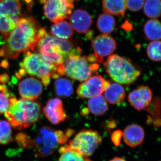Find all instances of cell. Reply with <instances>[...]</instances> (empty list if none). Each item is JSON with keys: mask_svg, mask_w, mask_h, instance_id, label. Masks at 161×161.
I'll use <instances>...</instances> for the list:
<instances>
[{"mask_svg": "<svg viewBox=\"0 0 161 161\" xmlns=\"http://www.w3.org/2000/svg\"><path fill=\"white\" fill-rule=\"evenodd\" d=\"M47 33L46 29L40 27L32 17L21 18L13 30L8 35L0 49V57L14 59L21 53L34 51L38 42Z\"/></svg>", "mask_w": 161, "mask_h": 161, "instance_id": "cell-1", "label": "cell"}, {"mask_svg": "<svg viewBox=\"0 0 161 161\" xmlns=\"http://www.w3.org/2000/svg\"><path fill=\"white\" fill-rule=\"evenodd\" d=\"M41 108L39 101L21 98L10 105L4 115L13 128L22 130L38 120Z\"/></svg>", "mask_w": 161, "mask_h": 161, "instance_id": "cell-2", "label": "cell"}, {"mask_svg": "<svg viewBox=\"0 0 161 161\" xmlns=\"http://www.w3.org/2000/svg\"><path fill=\"white\" fill-rule=\"evenodd\" d=\"M104 66L110 78L120 84L133 83L141 74V71L130 59L116 54L110 56Z\"/></svg>", "mask_w": 161, "mask_h": 161, "instance_id": "cell-3", "label": "cell"}, {"mask_svg": "<svg viewBox=\"0 0 161 161\" xmlns=\"http://www.w3.org/2000/svg\"><path fill=\"white\" fill-rule=\"evenodd\" d=\"M25 54L26 56L19 65L26 74L42 79L43 77H52L53 74H57L58 67L41 53L28 51Z\"/></svg>", "mask_w": 161, "mask_h": 161, "instance_id": "cell-4", "label": "cell"}, {"mask_svg": "<svg viewBox=\"0 0 161 161\" xmlns=\"http://www.w3.org/2000/svg\"><path fill=\"white\" fill-rule=\"evenodd\" d=\"M86 57L80 55H72L64 61V74L69 78L85 81L96 73L98 68L97 64H90Z\"/></svg>", "mask_w": 161, "mask_h": 161, "instance_id": "cell-5", "label": "cell"}, {"mask_svg": "<svg viewBox=\"0 0 161 161\" xmlns=\"http://www.w3.org/2000/svg\"><path fill=\"white\" fill-rule=\"evenodd\" d=\"M19 0H0V34L5 40L21 19Z\"/></svg>", "mask_w": 161, "mask_h": 161, "instance_id": "cell-6", "label": "cell"}, {"mask_svg": "<svg viewBox=\"0 0 161 161\" xmlns=\"http://www.w3.org/2000/svg\"><path fill=\"white\" fill-rule=\"evenodd\" d=\"M58 143L55 131L48 127H43L34 140L29 138L28 147L33 148L36 156L45 157L53 154L58 149Z\"/></svg>", "mask_w": 161, "mask_h": 161, "instance_id": "cell-7", "label": "cell"}, {"mask_svg": "<svg viewBox=\"0 0 161 161\" xmlns=\"http://www.w3.org/2000/svg\"><path fill=\"white\" fill-rule=\"evenodd\" d=\"M101 136L97 131L82 130L70 141L69 146L84 157L93 155L101 143Z\"/></svg>", "mask_w": 161, "mask_h": 161, "instance_id": "cell-8", "label": "cell"}, {"mask_svg": "<svg viewBox=\"0 0 161 161\" xmlns=\"http://www.w3.org/2000/svg\"><path fill=\"white\" fill-rule=\"evenodd\" d=\"M75 0H40L43 4L44 15L54 23L69 18Z\"/></svg>", "mask_w": 161, "mask_h": 161, "instance_id": "cell-9", "label": "cell"}, {"mask_svg": "<svg viewBox=\"0 0 161 161\" xmlns=\"http://www.w3.org/2000/svg\"><path fill=\"white\" fill-rule=\"evenodd\" d=\"M40 53L56 66L63 64L64 59L57 42V38L47 32L38 42L37 47Z\"/></svg>", "mask_w": 161, "mask_h": 161, "instance_id": "cell-10", "label": "cell"}, {"mask_svg": "<svg viewBox=\"0 0 161 161\" xmlns=\"http://www.w3.org/2000/svg\"><path fill=\"white\" fill-rule=\"evenodd\" d=\"M110 83L99 75L92 76L78 86L77 95L80 98H88L99 96L104 92Z\"/></svg>", "mask_w": 161, "mask_h": 161, "instance_id": "cell-11", "label": "cell"}, {"mask_svg": "<svg viewBox=\"0 0 161 161\" xmlns=\"http://www.w3.org/2000/svg\"><path fill=\"white\" fill-rule=\"evenodd\" d=\"M92 47L98 63L103 61L104 57L111 56L116 48L115 39L108 35H99L93 40Z\"/></svg>", "mask_w": 161, "mask_h": 161, "instance_id": "cell-12", "label": "cell"}, {"mask_svg": "<svg viewBox=\"0 0 161 161\" xmlns=\"http://www.w3.org/2000/svg\"><path fill=\"white\" fill-rule=\"evenodd\" d=\"M43 111L45 117L53 125H58L68 118L64 110L62 101L58 98L49 99Z\"/></svg>", "mask_w": 161, "mask_h": 161, "instance_id": "cell-13", "label": "cell"}, {"mask_svg": "<svg viewBox=\"0 0 161 161\" xmlns=\"http://www.w3.org/2000/svg\"><path fill=\"white\" fill-rule=\"evenodd\" d=\"M153 94L149 87L142 86L130 92L128 99L130 104L137 111L145 109L152 101Z\"/></svg>", "mask_w": 161, "mask_h": 161, "instance_id": "cell-14", "label": "cell"}, {"mask_svg": "<svg viewBox=\"0 0 161 161\" xmlns=\"http://www.w3.org/2000/svg\"><path fill=\"white\" fill-rule=\"evenodd\" d=\"M43 88L41 81L31 77L21 80L19 85L20 96L24 99L35 100L43 92Z\"/></svg>", "mask_w": 161, "mask_h": 161, "instance_id": "cell-15", "label": "cell"}, {"mask_svg": "<svg viewBox=\"0 0 161 161\" xmlns=\"http://www.w3.org/2000/svg\"><path fill=\"white\" fill-rule=\"evenodd\" d=\"M69 19L72 28L79 33L88 31L93 23L91 15L82 9L75 10L70 15Z\"/></svg>", "mask_w": 161, "mask_h": 161, "instance_id": "cell-16", "label": "cell"}, {"mask_svg": "<svg viewBox=\"0 0 161 161\" xmlns=\"http://www.w3.org/2000/svg\"><path fill=\"white\" fill-rule=\"evenodd\" d=\"M124 142L129 147H137L143 142L145 132L143 128L136 124L127 126L123 132Z\"/></svg>", "mask_w": 161, "mask_h": 161, "instance_id": "cell-17", "label": "cell"}, {"mask_svg": "<svg viewBox=\"0 0 161 161\" xmlns=\"http://www.w3.org/2000/svg\"><path fill=\"white\" fill-rule=\"evenodd\" d=\"M125 88L120 84L113 83L104 91V98L108 103L117 104L123 101L125 98Z\"/></svg>", "mask_w": 161, "mask_h": 161, "instance_id": "cell-18", "label": "cell"}, {"mask_svg": "<svg viewBox=\"0 0 161 161\" xmlns=\"http://www.w3.org/2000/svg\"><path fill=\"white\" fill-rule=\"evenodd\" d=\"M102 4L104 13L119 17L125 16L127 9L126 0H102Z\"/></svg>", "mask_w": 161, "mask_h": 161, "instance_id": "cell-19", "label": "cell"}, {"mask_svg": "<svg viewBox=\"0 0 161 161\" xmlns=\"http://www.w3.org/2000/svg\"><path fill=\"white\" fill-rule=\"evenodd\" d=\"M52 36L63 40H69L73 36L74 31L70 23L65 20L54 23L50 30Z\"/></svg>", "mask_w": 161, "mask_h": 161, "instance_id": "cell-20", "label": "cell"}, {"mask_svg": "<svg viewBox=\"0 0 161 161\" xmlns=\"http://www.w3.org/2000/svg\"><path fill=\"white\" fill-rule=\"evenodd\" d=\"M88 106L90 112L96 115H103L108 109L107 101L102 95L90 98Z\"/></svg>", "mask_w": 161, "mask_h": 161, "instance_id": "cell-21", "label": "cell"}, {"mask_svg": "<svg viewBox=\"0 0 161 161\" xmlns=\"http://www.w3.org/2000/svg\"><path fill=\"white\" fill-rule=\"evenodd\" d=\"M144 31L148 40L152 41L161 40V22L156 19L149 20L144 25Z\"/></svg>", "mask_w": 161, "mask_h": 161, "instance_id": "cell-22", "label": "cell"}, {"mask_svg": "<svg viewBox=\"0 0 161 161\" xmlns=\"http://www.w3.org/2000/svg\"><path fill=\"white\" fill-rule=\"evenodd\" d=\"M56 95L61 98H68L74 92L73 83L69 79L65 78H57L54 83Z\"/></svg>", "mask_w": 161, "mask_h": 161, "instance_id": "cell-23", "label": "cell"}, {"mask_svg": "<svg viewBox=\"0 0 161 161\" xmlns=\"http://www.w3.org/2000/svg\"><path fill=\"white\" fill-rule=\"evenodd\" d=\"M116 26L115 19L112 15L107 14H100L97 22L98 30L103 34L108 35L112 33Z\"/></svg>", "mask_w": 161, "mask_h": 161, "instance_id": "cell-24", "label": "cell"}, {"mask_svg": "<svg viewBox=\"0 0 161 161\" xmlns=\"http://www.w3.org/2000/svg\"><path fill=\"white\" fill-rule=\"evenodd\" d=\"M144 12L147 16L152 19L161 17V0H146Z\"/></svg>", "mask_w": 161, "mask_h": 161, "instance_id": "cell-25", "label": "cell"}, {"mask_svg": "<svg viewBox=\"0 0 161 161\" xmlns=\"http://www.w3.org/2000/svg\"><path fill=\"white\" fill-rule=\"evenodd\" d=\"M12 141L10 124L7 121L0 120V144L6 145Z\"/></svg>", "mask_w": 161, "mask_h": 161, "instance_id": "cell-26", "label": "cell"}, {"mask_svg": "<svg viewBox=\"0 0 161 161\" xmlns=\"http://www.w3.org/2000/svg\"><path fill=\"white\" fill-rule=\"evenodd\" d=\"M148 58L153 61H161V41L156 40L150 42L147 46Z\"/></svg>", "mask_w": 161, "mask_h": 161, "instance_id": "cell-27", "label": "cell"}, {"mask_svg": "<svg viewBox=\"0 0 161 161\" xmlns=\"http://www.w3.org/2000/svg\"><path fill=\"white\" fill-rule=\"evenodd\" d=\"M60 154L58 161H85V157L70 147Z\"/></svg>", "mask_w": 161, "mask_h": 161, "instance_id": "cell-28", "label": "cell"}, {"mask_svg": "<svg viewBox=\"0 0 161 161\" xmlns=\"http://www.w3.org/2000/svg\"><path fill=\"white\" fill-rule=\"evenodd\" d=\"M11 96L8 90L4 92L0 91V114L5 113L9 109L10 105L9 98Z\"/></svg>", "mask_w": 161, "mask_h": 161, "instance_id": "cell-29", "label": "cell"}, {"mask_svg": "<svg viewBox=\"0 0 161 161\" xmlns=\"http://www.w3.org/2000/svg\"><path fill=\"white\" fill-rule=\"evenodd\" d=\"M146 0H126L127 8L130 11H140L143 7Z\"/></svg>", "mask_w": 161, "mask_h": 161, "instance_id": "cell-30", "label": "cell"}, {"mask_svg": "<svg viewBox=\"0 0 161 161\" xmlns=\"http://www.w3.org/2000/svg\"><path fill=\"white\" fill-rule=\"evenodd\" d=\"M123 132L119 130H115L112 133L111 139L113 143L116 147H119L120 145Z\"/></svg>", "mask_w": 161, "mask_h": 161, "instance_id": "cell-31", "label": "cell"}, {"mask_svg": "<svg viewBox=\"0 0 161 161\" xmlns=\"http://www.w3.org/2000/svg\"><path fill=\"white\" fill-rule=\"evenodd\" d=\"M55 134L59 144L63 145L66 143L68 141V138L62 131L60 130L55 131Z\"/></svg>", "mask_w": 161, "mask_h": 161, "instance_id": "cell-32", "label": "cell"}, {"mask_svg": "<svg viewBox=\"0 0 161 161\" xmlns=\"http://www.w3.org/2000/svg\"><path fill=\"white\" fill-rule=\"evenodd\" d=\"M9 77L7 74L0 75V83L5 84L9 81Z\"/></svg>", "mask_w": 161, "mask_h": 161, "instance_id": "cell-33", "label": "cell"}, {"mask_svg": "<svg viewBox=\"0 0 161 161\" xmlns=\"http://www.w3.org/2000/svg\"><path fill=\"white\" fill-rule=\"evenodd\" d=\"M41 79L42 80L43 86L46 87L47 86H48L50 82L51 77L47 76V77H43Z\"/></svg>", "mask_w": 161, "mask_h": 161, "instance_id": "cell-34", "label": "cell"}, {"mask_svg": "<svg viewBox=\"0 0 161 161\" xmlns=\"http://www.w3.org/2000/svg\"><path fill=\"white\" fill-rule=\"evenodd\" d=\"M74 133V131L72 129H69L67 130L66 132H65V135L67 136L68 138H69Z\"/></svg>", "mask_w": 161, "mask_h": 161, "instance_id": "cell-35", "label": "cell"}, {"mask_svg": "<svg viewBox=\"0 0 161 161\" xmlns=\"http://www.w3.org/2000/svg\"><path fill=\"white\" fill-rule=\"evenodd\" d=\"M0 66L3 67L4 68H7L9 66V63L7 60H3L0 64Z\"/></svg>", "mask_w": 161, "mask_h": 161, "instance_id": "cell-36", "label": "cell"}, {"mask_svg": "<svg viewBox=\"0 0 161 161\" xmlns=\"http://www.w3.org/2000/svg\"><path fill=\"white\" fill-rule=\"evenodd\" d=\"M109 161H126L125 159L120 157H115L110 160Z\"/></svg>", "mask_w": 161, "mask_h": 161, "instance_id": "cell-37", "label": "cell"}, {"mask_svg": "<svg viewBox=\"0 0 161 161\" xmlns=\"http://www.w3.org/2000/svg\"><path fill=\"white\" fill-rule=\"evenodd\" d=\"M109 127L111 129H114L115 128V127H116V124H115V122L114 121H112L110 123L109 125Z\"/></svg>", "mask_w": 161, "mask_h": 161, "instance_id": "cell-38", "label": "cell"}, {"mask_svg": "<svg viewBox=\"0 0 161 161\" xmlns=\"http://www.w3.org/2000/svg\"><path fill=\"white\" fill-rule=\"evenodd\" d=\"M85 161H92L89 158H86L85 157Z\"/></svg>", "mask_w": 161, "mask_h": 161, "instance_id": "cell-39", "label": "cell"}]
</instances>
